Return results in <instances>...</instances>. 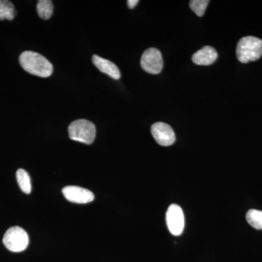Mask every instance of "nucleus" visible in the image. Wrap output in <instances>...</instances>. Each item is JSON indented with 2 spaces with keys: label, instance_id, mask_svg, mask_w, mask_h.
Instances as JSON below:
<instances>
[{
  "label": "nucleus",
  "instance_id": "obj_1",
  "mask_svg": "<svg viewBox=\"0 0 262 262\" xmlns=\"http://www.w3.org/2000/svg\"><path fill=\"white\" fill-rule=\"evenodd\" d=\"M19 62L22 68L31 75L48 77L53 73V67L51 62L36 52H23L19 57Z\"/></svg>",
  "mask_w": 262,
  "mask_h": 262
},
{
  "label": "nucleus",
  "instance_id": "obj_2",
  "mask_svg": "<svg viewBox=\"0 0 262 262\" xmlns=\"http://www.w3.org/2000/svg\"><path fill=\"white\" fill-rule=\"evenodd\" d=\"M237 59L241 63L256 61L262 56V40L255 37H245L237 43Z\"/></svg>",
  "mask_w": 262,
  "mask_h": 262
},
{
  "label": "nucleus",
  "instance_id": "obj_3",
  "mask_svg": "<svg viewBox=\"0 0 262 262\" xmlns=\"http://www.w3.org/2000/svg\"><path fill=\"white\" fill-rule=\"evenodd\" d=\"M68 132L72 140L86 144H92L96 135L94 124L84 119L72 122L69 125Z\"/></svg>",
  "mask_w": 262,
  "mask_h": 262
},
{
  "label": "nucleus",
  "instance_id": "obj_4",
  "mask_svg": "<svg viewBox=\"0 0 262 262\" xmlns=\"http://www.w3.org/2000/svg\"><path fill=\"white\" fill-rule=\"evenodd\" d=\"M3 244L12 252H21L28 247L29 238L27 232L21 227H10L3 237Z\"/></svg>",
  "mask_w": 262,
  "mask_h": 262
},
{
  "label": "nucleus",
  "instance_id": "obj_5",
  "mask_svg": "<svg viewBox=\"0 0 262 262\" xmlns=\"http://www.w3.org/2000/svg\"><path fill=\"white\" fill-rule=\"evenodd\" d=\"M141 66L147 73L158 75L163 68V60L161 53L157 48L146 50L141 58Z\"/></svg>",
  "mask_w": 262,
  "mask_h": 262
},
{
  "label": "nucleus",
  "instance_id": "obj_6",
  "mask_svg": "<svg viewBox=\"0 0 262 262\" xmlns=\"http://www.w3.org/2000/svg\"><path fill=\"white\" fill-rule=\"evenodd\" d=\"M166 223L170 233L174 236L182 234L184 228V215L182 208L177 204L168 207L166 213Z\"/></svg>",
  "mask_w": 262,
  "mask_h": 262
},
{
  "label": "nucleus",
  "instance_id": "obj_7",
  "mask_svg": "<svg viewBox=\"0 0 262 262\" xmlns=\"http://www.w3.org/2000/svg\"><path fill=\"white\" fill-rule=\"evenodd\" d=\"M151 133L155 140L160 145L168 146L175 142V133L168 124L162 122L153 124L151 127Z\"/></svg>",
  "mask_w": 262,
  "mask_h": 262
},
{
  "label": "nucleus",
  "instance_id": "obj_8",
  "mask_svg": "<svg viewBox=\"0 0 262 262\" xmlns=\"http://www.w3.org/2000/svg\"><path fill=\"white\" fill-rule=\"evenodd\" d=\"M62 193L67 201L79 204H86L94 200V193L77 186H67L62 189Z\"/></svg>",
  "mask_w": 262,
  "mask_h": 262
},
{
  "label": "nucleus",
  "instance_id": "obj_9",
  "mask_svg": "<svg viewBox=\"0 0 262 262\" xmlns=\"http://www.w3.org/2000/svg\"><path fill=\"white\" fill-rule=\"evenodd\" d=\"M93 63L103 73L106 74L113 78L114 80H119L121 77L120 71L113 62L101 57L94 55L92 58Z\"/></svg>",
  "mask_w": 262,
  "mask_h": 262
},
{
  "label": "nucleus",
  "instance_id": "obj_10",
  "mask_svg": "<svg viewBox=\"0 0 262 262\" xmlns=\"http://www.w3.org/2000/svg\"><path fill=\"white\" fill-rule=\"evenodd\" d=\"M217 58L218 53L214 48L205 46L193 55L192 60L196 65L209 66L214 63Z\"/></svg>",
  "mask_w": 262,
  "mask_h": 262
},
{
  "label": "nucleus",
  "instance_id": "obj_11",
  "mask_svg": "<svg viewBox=\"0 0 262 262\" xmlns=\"http://www.w3.org/2000/svg\"><path fill=\"white\" fill-rule=\"evenodd\" d=\"M16 179L22 192L25 194H30L32 192V184L29 173L24 169H18L16 172Z\"/></svg>",
  "mask_w": 262,
  "mask_h": 262
},
{
  "label": "nucleus",
  "instance_id": "obj_12",
  "mask_svg": "<svg viewBox=\"0 0 262 262\" xmlns=\"http://www.w3.org/2000/svg\"><path fill=\"white\" fill-rule=\"evenodd\" d=\"M15 15L16 11L13 3L7 0H0V20H11Z\"/></svg>",
  "mask_w": 262,
  "mask_h": 262
},
{
  "label": "nucleus",
  "instance_id": "obj_13",
  "mask_svg": "<svg viewBox=\"0 0 262 262\" xmlns=\"http://www.w3.org/2000/svg\"><path fill=\"white\" fill-rule=\"evenodd\" d=\"M38 15L41 18L48 20L51 18L53 13V3L50 0H40L37 5Z\"/></svg>",
  "mask_w": 262,
  "mask_h": 262
},
{
  "label": "nucleus",
  "instance_id": "obj_14",
  "mask_svg": "<svg viewBox=\"0 0 262 262\" xmlns=\"http://www.w3.org/2000/svg\"><path fill=\"white\" fill-rule=\"evenodd\" d=\"M246 220L251 227L262 229V211L256 209L249 210L246 213Z\"/></svg>",
  "mask_w": 262,
  "mask_h": 262
},
{
  "label": "nucleus",
  "instance_id": "obj_15",
  "mask_svg": "<svg viewBox=\"0 0 262 262\" xmlns=\"http://www.w3.org/2000/svg\"><path fill=\"white\" fill-rule=\"evenodd\" d=\"M208 4H209L208 0H192L189 2L191 10L199 17L204 15Z\"/></svg>",
  "mask_w": 262,
  "mask_h": 262
},
{
  "label": "nucleus",
  "instance_id": "obj_16",
  "mask_svg": "<svg viewBox=\"0 0 262 262\" xmlns=\"http://www.w3.org/2000/svg\"><path fill=\"white\" fill-rule=\"evenodd\" d=\"M139 3V0H128V1L127 2V6H128L130 9H134Z\"/></svg>",
  "mask_w": 262,
  "mask_h": 262
}]
</instances>
